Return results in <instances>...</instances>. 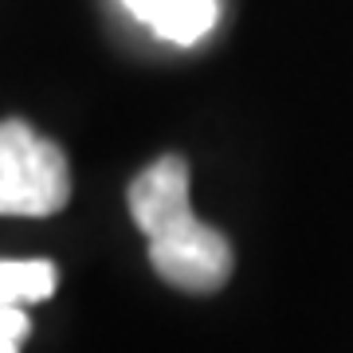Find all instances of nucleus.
I'll list each match as a JSON object with an SVG mask.
<instances>
[{"mask_svg": "<svg viewBox=\"0 0 353 353\" xmlns=\"http://www.w3.org/2000/svg\"><path fill=\"white\" fill-rule=\"evenodd\" d=\"M150 263L169 287L189 290V294H208V290H220L232 275V243L192 212L161 232H153Z\"/></svg>", "mask_w": 353, "mask_h": 353, "instance_id": "2", "label": "nucleus"}, {"mask_svg": "<svg viewBox=\"0 0 353 353\" xmlns=\"http://www.w3.org/2000/svg\"><path fill=\"white\" fill-rule=\"evenodd\" d=\"M32 334L24 306H0V353H20V341Z\"/></svg>", "mask_w": 353, "mask_h": 353, "instance_id": "6", "label": "nucleus"}, {"mask_svg": "<svg viewBox=\"0 0 353 353\" xmlns=\"http://www.w3.org/2000/svg\"><path fill=\"white\" fill-rule=\"evenodd\" d=\"M59 271L48 259H0V306H32L51 299Z\"/></svg>", "mask_w": 353, "mask_h": 353, "instance_id": "5", "label": "nucleus"}, {"mask_svg": "<svg viewBox=\"0 0 353 353\" xmlns=\"http://www.w3.org/2000/svg\"><path fill=\"white\" fill-rule=\"evenodd\" d=\"M130 216H134V224L153 236V232H161V228L176 224V220H185L192 216V204H189V165L185 157H161V161L145 165L134 181H130Z\"/></svg>", "mask_w": 353, "mask_h": 353, "instance_id": "3", "label": "nucleus"}, {"mask_svg": "<svg viewBox=\"0 0 353 353\" xmlns=\"http://www.w3.org/2000/svg\"><path fill=\"white\" fill-rule=\"evenodd\" d=\"M71 201V169L28 122H0V216H55Z\"/></svg>", "mask_w": 353, "mask_h": 353, "instance_id": "1", "label": "nucleus"}, {"mask_svg": "<svg viewBox=\"0 0 353 353\" xmlns=\"http://www.w3.org/2000/svg\"><path fill=\"white\" fill-rule=\"evenodd\" d=\"M130 16H138L145 28H153L161 39L189 48L212 32L220 4L216 0H122Z\"/></svg>", "mask_w": 353, "mask_h": 353, "instance_id": "4", "label": "nucleus"}]
</instances>
